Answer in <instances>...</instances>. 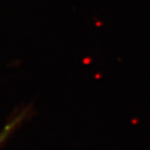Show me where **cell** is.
Masks as SVG:
<instances>
[]
</instances>
